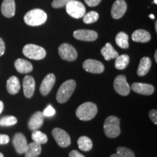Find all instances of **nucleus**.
I'll use <instances>...</instances> for the list:
<instances>
[{
  "mask_svg": "<svg viewBox=\"0 0 157 157\" xmlns=\"http://www.w3.org/2000/svg\"><path fill=\"white\" fill-rule=\"evenodd\" d=\"M98 113L97 105L92 102L82 103L77 108L76 115L82 121H90L95 117Z\"/></svg>",
  "mask_w": 157,
  "mask_h": 157,
  "instance_id": "obj_1",
  "label": "nucleus"
},
{
  "mask_svg": "<svg viewBox=\"0 0 157 157\" xmlns=\"http://www.w3.org/2000/svg\"><path fill=\"white\" fill-rule=\"evenodd\" d=\"M105 135L110 138H115L121 133L120 120L114 116H110L105 119L103 124Z\"/></svg>",
  "mask_w": 157,
  "mask_h": 157,
  "instance_id": "obj_2",
  "label": "nucleus"
},
{
  "mask_svg": "<svg viewBox=\"0 0 157 157\" xmlns=\"http://www.w3.org/2000/svg\"><path fill=\"white\" fill-rule=\"evenodd\" d=\"M48 19L47 13L41 9H34L29 11L24 16V21L31 26H38L46 22Z\"/></svg>",
  "mask_w": 157,
  "mask_h": 157,
  "instance_id": "obj_3",
  "label": "nucleus"
},
{
  "mask_svg": "<svg viewBox=\"0 0 157 157\" xmlns=\"http://www.w3.org/2000/svg\"><path fill=\"white\" fill-rule=\"evenodd\" d=\"M76 84L74 80L70 79L64 82L58 90L56 100L59 103L67 102L76 89Z\"/></svg>",
  "mask_w": 157,
  "mask_h": 157,
  "instance_id": "obj_4",
  "label": "nucleus"
},
{
  "mask_svg": "<svg viewBox=\"0 0 157 157\" xmlns=\"http://www.w3.org/2000/svg\"><path fill=\"white\" fill-rule=\"evenodd\" d=\"M23 53L26 58L33 60H42L46 56V51L38 45L29 44L25 45L23 49Z\"/></svg>",
  "mask_w": 157,
  "mask_h": 157,
  "instance_id": "obj_5",
  "label": "nucleus"
},
{
  "mask_svg": "<svg viewBox=\"0 0 157 157\" xmlns=\"http://www.w3.org/2000/svg\"><path fill=\"white\" fill-rule=\"evenodd\" d=\"M66 12L74 18H81L85 15L86 8L81 2L71 0L66 5Z\"/></svg>",
  "mask_w": 157,
  "mask_h": 157,
  "instance_id": "obj_6",
  "label": "nucleus"
},
{
  "mask_svg": "<svg viewBox=\"0 0 157 157\" xmlns=\"http://www.w3.org/2000/svg\"><path fill=\"white\" fill-rule=\"evenodd\" d=\"M113 88L119 95L122 96L128 95L130 92V86L127 83L126 76L124 75H119L115 78Z\"/></svg>",
  "mask_w": 157,
  "mask_h": 157,
  "instance_id": "obj_7",
  "label": "nucleus"
},
{
  "mask_svg": "<svg viewBox=\"0 0 157 157\" xmlns=\"http://www.w3.org/2000/svg\"><path fill=\"white\" fill-rule=\"evenodd\" d=\"M58 52L60 58L67 61H74L77 58V51L73 46L67 43L62 44L59 47Z\"/></svg>",
  "mask_w": 157,
  "mask_h": 157,
  "instance_id": "obj_8",
  "label": "nucleus"
},
{
  "mask_svg": "<svg viewBox=\"0 0 157 157\" xmlns=\"http://www.w3.org/2000/svg\"><path fill=\"white\" fill-rule=\"evenodd\" d=\"M52 134L59 146L66 148L71 145V141L69 135L63 129L56 127L52 129Z\"/></svg>",
  "mask_w": 157,
  "mask_h": 157,
  "instance_id": "obj_9",
  "label": "nucleus"
},
{
  "mask_svg": "<svg viewBox=\"0 0 157 157\" xmlns=\"http://www.w3.org/2000/svg\"><path fill=\"white\" fill-rule=\"evenodd\" d=\"M83 68L86 71L92 74H101L104 71L103 64L93 59H87L83 63Z\"/></svg>",
  "mask_w": 157,
  "mask_h": 157,
  "instance_id": "obj_10",
  "label": "nucleus"
},
{
  "mask_svg": "<svg viewBox=\"0 0 157 157\" xmlns=\"http://www.w3.org/2000/svg\"><path fill=\"white\" fill-rule=\"evenodd\" d=\"M74 38L78 40L86 41V42H93L98 38L97 32L93 30H84L79 29L74 32Z\"/></svg>",
  "mask_w": 157,
  "mask_h": 157,
  "instance_id": "obj_11",
  "label": "nucleus"
},
{
  "mask_svg": "<svg viewBox=\"0 0 157 157\" xmlns=\"http://www.w3.org/2000/svg\"><path fill=\"white\" fill-rule=\"evenodd\" d=\"M56 83V76L53 74H49L45 76L41 84L39 90L42 95H48Z\"/></svg>",
  "mask_w": 157,
  "mask_h": 157,
  "instance_id": "obj_12",
  "label": "nucleus"
},
{
  "mask_svg": "<svg viewBox=\"0 0 157 157\" xmlns=\"http://www.w3.org/2000/svg\"><path fill=\"white\" fill-rule=\"evenodd\" d=\"M13 145L18 154H24L28 148V143L25 135L22 133H16L13 137Z\"/></svg>",
  "mask_w": 157,
  "mask_h": 157,
  "instance_id": "obj_13",
  "label": "nucleus"
},
{
  "mask_svg": "<svg viewBox=\"0 0 157 157\" xmlns=\"http://www.w3.org/2000/svg\"><path fill=\"white\" fill-rule=\"evenodd\" d=\"M127 11V3L124 0H117L113 4L111 8V15L114 19H119Z\"/></svg>",
  "mask_w": 157,
  "mask_h": 157,
  "instance_id": "obj_14",
  "label": "nucleus"
},
{
  "mask_svg": "<svg viewBox=\"0 0 157 157\" xmlns=\"http://www.w3.org/2000/svg\"><path fill=\"white\" fill-rule=\"evenodd\" d=\"M23 93L27 98L33 96L35 91V80L31 76H25L23 81Z\"/></svg>",
  "mask_w": 157,
  "mask_h": 157,
  "instance_id": "obj_15",
  "label": "nucleus"
},
{
  "mask_svg": "<svg viewBox=\"0 0 157 157\" xmlns=\"http://www.w3.org/2000/svg\"><path fill=\"white\" fill-rule=\"evenodd\" d=\"M131 89L135 93L143 95H151L154 92V86L145 83H133L131 86Z\"/></svg>",
  "mask_w": 157,
  "mask_h": 157,
  "instance_id": "obj_16",
  "label": "nucleus"
},
{
  "mask_svg": "<svg viewBox=\"0 0 157 157\" xmlns=\"http://www.w3.org/2000/svg\"><path fill=\"white\" fill-rule=\"evenodd\" d=\"M44 121V116L41 111H37L29 119L28 126L31 130H36L42 126Z\"/></svg>",
  "mask_w": 157,
  "mask_h": 157,
  "instance_id": "obj_17",
  "label": "nucleus"
},
{
  "mask_svg": "<svg viewBox=\"0 0 157 157\" xmlns=\"http://www.w3.org/2000/svg\"><path fill=\"white\" fill-rule=\"evenodd\" d=\"M1 12L6 17H12L15 14V0H4L1 6Z\"/></svg>",
  "mask_w": 157,
  "mask_h": 157,
  "instance_id": "obj_18",
  "label": "nucleus"
},
{
  "mask_svg": "<svg viewBox=\"0 0 157 157\" xmlns=\"http://www.w3.org/2000/svg\"><path fill=\"white\" fill-rule=\"evenodd\" d=\"M15 67L19 73L21 74H28L32 71L33 66L30 62L24 59L19 58L17 59L15 62Z\"/></svg>",
  "mask_w": 157,
  "mask_h": 157,
  "instance_id": "obj_19",
  "label": "nucleus"
},
{
  "mask_svg": "<svg viewBox=\"0 0 157 157\" xmlns=\"http://www.w3.org/2000/svg\"><path fill=\"white\" fill-rule=\"evenodd\" d=\"M20 89H21V84L17 77L13 76L7 79V90L10 94L15 95L20 91Z\"/></svg>",
  "mask_w": 157,
  "mask_h": 157,
  "instance_id": "obj_20",
  "label": "nucleus"
},
{
  "mask_svg": "<svg viewBox=\"0 0 157 157\" xmlns=\"http://www.w3.org/2000/svg\"><path fill=\"white\" fill-rule=\"evenodd\" d=\"M151 66V60L148 57H143L141 59L139 64L138 68H137V74L140 76H143L146 75L150 70Z\"/></svg>",
  "mask_w": 157,
  "mask_h": 157,
  "instance_id": "obj_21",
  "label": "nucleus"
},
{
  "mask_svg": "<svg viewBox=\"0 0 157 157\" xmlns=\"http://www.w3.org/2000/svg\"><path fill=\"white\" fill-rule=\"evenodd\" d=\"M132 39L134 42L146 43L150 41L151 35L148 31L143 29H138L133 32Z\"/></svg>",
  "mask_w": 157,
  "mask_h": 157,
  "instance_id": "obj_22",
  "label": "nucleus"
},
{
  "mask_svg": "<svg viewBox=\"0 0 157 157\" xmlns=\"http://www.w3.org/2000/svg\"><path fill=\"white\" fill-rule=\"evenodd\" d=\"M101 54L104 57L105 60L117 58L119 56L118 52L114 50V48H113L112 45L110 43H106L105 46L101 49Z\"/></svg>",
  "mask_w": 157,
  "mask_h": 157,
  "instance_id": "obj_23",
  "label": "nucleus"
},
{
  "mask_svg": "<svg viewBox=\"0 0 157 157\" xmlns=\"http://www.w3.org/2000/svg\"><path fill=\"white\" fill-rule=\"evenodd\" d=\"M42 152L41 145L34 142L28 144V148L25 151V157H38Z\"/></svg>",
  "mask_w": 157,
  "mask_h": 157,
  "instance_id": "obj_24",
  "label": "nucleus"
},
{
  "mask_svg": "<svg viewBox=\"0 0 157 157\" xmlns=\"http://www.w3.org/2000/svg\"><path fill=\"white\" fill-rule=\"evenodd\" d=\"M78 146L83 151H89L93 148V142L88 137L82 136L77 141Z\"/></svg>",
  "mask_w": 157,
  "mask_h": 157,
  "instance_id": "obj_25",
  "label": "nucleus"
},
{
  "mask_svg": "<svg viewBox=\"0 0 157 157\" xmlns=\"http://www.w3.org/2000/svg\"><path fill=\"white\" fill-rule=\"evenodd\" d=\"M116 43L119 48L127 49L129 48V36L126 33L119 32L116 36Z\"/></svg>",
  "mask_w": 157,
  "mask_h": 157,
  "instance_id": "obj_26",
  "label": "nucleus"
},
{
  "mask_svg": "<svg viewBox=\"0 0 157 157\" xmlns=\"http://www.w3.org/2000/svg\"><path fill=\"white\" fill-rule=\"evenodd\" d=\"M31 138H32L34 143H38L39 145L45 144L48 140V136L44 133L38 130V129L33 131L32 135H31Z\"/></svg>",
  "mask_w": 157,
  "mask_h": 157,
  "instance_id": "obj_27",
  "label": "nucleus"
},
{
  "mask_svg": "<svg viewBox=\"0 0 157 157\" xmlns=\"http://www.w3.org/2000/svg\"><path fill=\"white\" fill-rule=\"evenodd\" d=\"M129 63V57L127 55H121L116 58L115 68L117 69L122 70L128 66Z\"/></svg>",
  "mask_w": 157,
  "mask_h": 157,
  "instance_id": "obj_28",
  "label": "nucleus"
},
{
  "mask_svg": "<svg viewBox=\"0 0 157 157\" xmlns=\"http://www.w3.org/2000/svg\"><path fill=\"white\" fill-rule=\"evenodd\" d=\"M110 157H135V154L130 149L120 146L117 148V153Z\"/></svg>",
  "mask_w": 157,
  "mask_h": 157,
  "instance_id": "obj_29",
  "label": "nucleus"
},
{
  "mask_svg": "<svg viewBox=\"0 0 157 157\" xmlns=\"http://www.w3.org/2000/svg\"><path fill=\"white\" fill-rule=\"evenodd\" d=\"M99 17V15L95 11H90L89 13L85 14L83 16V21L84 23L90 24L96 22Z\"/></svg>",
  "mask_w": 157,
  "mask_h": 157,
  "instance_id": "obj_30",
  "label": "nucleus"
},
{
  "mask_svg": "<svg viewBox=\"0 0 157 157\" xmlns=\"http://www.w3.org/2000/svg\"><path fill=\"white\" fill-rule=\"evenodd\" d=\"M17 119L13 116H6L0 119V125L3 127L13 126L17 123Z\"/></svg>",
  "mask_w": 157,
  "mask_h": 157,
  "instance_id": "obj_31",
  "label": "nucleus"
},
{
  "mask_svg": "<svg viewBox=\"0 0 157 157\" xmlns=\"http://www.w3.org/2000/svg\"><path fill=\"white\" fill-rule=\"evenodd\" d=\"M71 0H53L52 2V7L53 8H60L64 7Z\"/></svg>",
  "mask_w": 157,
  "mask_h": 157,
  "instance_id": "obj_32",
  "label": "nucleus"
},
{
  "mask_svg": "<svg viewBox=\"0 0 157 157\" xmlns=\"http://www.w3.org/2000/svg\"><path fill=\"white\" fill-rule=\"evenodd\" d=\"M42 113L44 117H52V116L56 114V110L53 109V107H52V105H49L44 110V112Z\"/></svg>",
  "mask_w": 157,
  "mask_h": 157,
  "instance_id": "obj_33",
  "label": "nucleus"
},
{
  "mask_svg": "<svg viewBox=\"0 0 157 157\" xmlns=\"http://www.w3.org/2000/svg\"><path fill=\"white\" fill-rule=\"evenodd\" d=\"M149 117H150V119H151L153 122H154L155 124H157V111L156 110H151V111L149 112Z\"/></svg>",
  "mask_w": 157,
  "mask_h": 157,
  "instance_id": "obj_34",
  "label": "nucleus"
},
{
  "mask_svg": "<svg viewBox=\"0 0 157 157\" xmlns=\"http://www.w3.org/2000/svg\"><path fill=\"white\" fill-rule=\"evenodd\" d=\"M10 141V137L7 135H0V145L7 144Z\"/></svg>",
  "mask_w": 157,
  "mask_h": 157,
  "instance_id": "obj_35",
  "label": "nucleus"
},
{
  "mask_svg": "<svg viewBox=\"0 0 157 157\" xmlns=\"http://www.w3.org/2000/svg\"><path fill=\"white\" fill-rule=\"evenodd\" d=\"M84 2L90 7H95V6L99 5L101 0H84Z\"/></svg>",
  "mask_w": 157,
  "mask_h": 157,
  "instance_id": "obj_36",
  "label": "nucleus"
},
{
  "mask_svg": "<svg viewBox=\"0 0 157 157\" xmlns=\"http://www.w3.org/2000/svg\"><path fill=\"white\" fill-rule=\"evenodd\" d=\"M5 51V44L2 39L0 38V57L2 56Z\"/></svg>",
  "mask_w": 157,
  "mask_h": 157,
  "instance_id": "obj_37",
  "label": "nucleus"
},
{
  "mask_svg": "<svg viewBox=\"0 0 157 157\" xmlns=\"http://www.w3.org/2000/svg\"><path fill=\"white\" fill-rule=\"evenodd\" d=\"M69 157H85V156H84V155H82L81 153L77 151L74 150L70 152Z\"/></svg>",
  "mask_w": 157,
  "mask_h": 157,
  "instance_id": "obj_38",
  "label": "nucleus"
},
{
  "mask_svg": "<svg viewBox=\"0 0 157 157\" xmlns=\"http://www.w3.org/2000/svg\"><path fill=\"white\" fill-rule=\"evenodd\" d=\"M3 109H4V104H3V102L0 101V113H1L2 112Z\"/></svg>",
  "mask_w": 157,
  "mask_h": 157,
  "instance_id": "obj_39",
  "label": "nucleus"
},
{
  "mask_svg": "<svg viewBox=\"0 0 157 157\" xmlns=\"http://www.w3.org/2000/svg\"><path fill=\"white\" fill-rule=\"evenodd\" d=\"M154 58H155V60H156V62H157V51H156V52H155Z\"/></svg>",
  "mask_w": 157,
  "mask_h": 157,
  "instance_id": "obj_40",
  "label": "nucleus"
},
{
  "mask_svg": "<svg viewBox=\"0 0 157 157\" xmlns=\"http://www.w3.org/2000/svg\"><path fill=\"white\" fill-rule=\"evenodd\" d=\"M155 29H156V31H157V22L155 23Z\"/></svg>",
  "mask_w": 157,
  "mask_h": 157,
  "instance_id": "obj_41",
  "label": "nucleus"
},
{
  "mask_svg": "<svg viewBox=\"0 0 157 157\" xmlns=\"http://www.w3.org/2000/svg\"><path fill=\"white\" fill-rule=\"evenodd\" d=\"M150 17L151 19H154V15H150Z\"/></svg>",
  "mask_w": 157,
  "mask_h": 157,
  "instance_id": "obj_42",
  "label": "nucleus"
},
{
  "mask_svg": "<svg viewBox=\"0 0 157 157\" xmlns=\"http://www.w3.org/2000/svg\"><path fill=\"white\" fill-rule=\"evenodd\" d=\"M0 157H4V155L2 153H0Z\"/></svg>",
  "mask_w": 157,
  "mask_h": 157,
  "instance_id": "obj_43",
  "label": "nucleus"
},
{
  "mask_svg": "<svg viewBox=\"0 0 157 157\" xmlns=\"http://www.w3.org/2000/svg\"><path fill=\"white\" fill-rule=\"evenodd\" d=\"M154 2L155 4H157V0H154Z\"/></svg>",
  "mask_w": 157,
  "mask_h": 157,
  "instance_id": "obj_44",
  "label": "nucleus"
}]
</instances>
